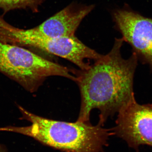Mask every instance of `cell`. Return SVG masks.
I'll use <instances>...</instances> for the list:
<instances>
[{
	"mask_svg": "<svg viewBox=\"0 0 152 152\" xmlns=\"http://www.w3.org/2000/svg\"><path fill=\"white\" fill-rule=\"evenodd\" d=\"M124 42L115 38L112 50L86 70L76 71L81 95V106L77 121L90 123L94 109L100 112L98 124L104 126L109 118L118 113L134 96L133 82L138 58L133 53L125 59L121 54Z\"/></svg>",
	"mask_w": 152,
	"mask_h": 152,
	"instance_id": "1",
	"label": "cell"
},
{
	"mask_svg": "<svg viewBox=\"0 0 152 152\" xmlns=\"http://www.w3.org/2000/svg\"><path fill=\"white\" fill-rule=\"evenodd\" d=\"M22 118L31 123L27 126H8L1 132H12L28 136L45 145L64 152H104L112 129L101 125L76 121L67 122L49 119L30 113L20 106Z\"/></svg>",
	"mask_w": 152,
	"mask_h": 152,
	"instance_id": "2",
	"label": "cell"
},
{
	"mask_svg": "<svg viewBox=\"0 0 152 152\" xmlns=\"http://www.w3.org/2000/svg\"><path fill=\"white\" fill-rule=\"evenodd\" d=\"M0 72L30 93L37 91L51 76L77 80L75 70L46 59L24 47L1 41Z\"/></svg>",
	"mask_w": 152,
	"mask_h": 152,
	"instance_id": "3",
	"label": "cell"
},
{
	"mask_svg": "<svg viewBox=\"0 0 152 152\" xmlns=\"http://www.w3.org/2000/svg\"><path fill=\"white\" fill-rule=\"evenodd\" d=\"M2 41L21 47H30L66 59L80 70L89 67L87 60L97 61L103 55L87 46L76 36L50 38L33 28L28 30L12 28L6 33Z\"/></svg>",
	"mask_w": 152,
	"mask_h": 152,
	"instance_id": "4",
	"label": "cell"
},
{
	"mask_svg": "<svg viewBox=\"0 0 152 152\" xmlns=\"http://www.w3.org/2000/svg\"><path fill=\"white\" fill-rule=\"evenodd\" d=\"M118 114L114 135L136 150L141 145L152 147V104H140L134 96Z\"/></svg>",
	"mask_w": 152,
	"mask_h": 152,
	"instance_id": "5",
	"label": "cell"
},
{
	"mask_svg": "<svg viewBox=\"0 0 152 152\" xmlns=\"http://www.w3.org/2000/svg\"><path fill=\"white\" fill-rule=\"evenodd\" d=\"M113 18L124 41L130 45L138 59L152 70V18L128 7L115 11Z\"/></svg>",
	"mask_w": 152,
	"mask_h": 152,
	"instance_id": "6",
	"label": "cell"
},
{
	"mask_svg": "<svg viewBox=\"0 0 152 152\" xmlns=\"http://www.w3.org/2000/svg\"><path fill=\"white\" fill-rule=\"evenodd\" d=\"M94 7L72 4L34 29L48 37H74L82 20Z\"/></svg>",
	"mask_w": 152,
	"mask_h": 152,
	"instance_id": "7",
	"label": "cell"
},
{
	"mask_svg": "<svg viewBox=\"0 0 152 152\" xmlns=\"http://www.w3.org/2000/svg\"><path fill=\"white\" fill-rule=\"evenodd\" d=\"M44 0H0V8L5 12L18 9H30L37 12Z\"/></svg>",
	"mask_w": 152,
	"mask_h": 152,
	"instance_id": "8",
	"label": "cell"
},
{
	"mask_svg": "<svg viewBox=\"0 0 152 152\" xmlns=\"http://www.w3.org/2000/svg\"><path fill=\"white\" fill-rule=\"evenodd\" d=\"M13 26L9 24L0 17V37L3 35L7 31L10 29Z\"/></svg>",
	"mask_w": 152,
	"mask_h": 152,
	"instance_id": "9",
	"label": "cell"
},
{
	"mask_svg": "<svg viewBox=\"0 0 152 152\" xmlns=\"http://www.w3.org/2000/svg\"><path fill=\"white\" fill-rule=\"evenodd\" d=\"M0 152H7L5 147L3 145H0Z\"/></svg>",
	"mask_w": 152,
	"mask_h": 152,
	"instance_id": "10",
	"label": "cell"
}]
</instances>
